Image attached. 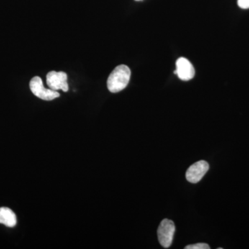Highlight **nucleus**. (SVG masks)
Returning <instances> with one entry per match:
<instances>
[{"instance_id": "obj_1", "label": "nucleus", "mask_w": 249, "mask_h": 249, "mask_svg": "<svg viewBox=\"0 0 249 249\" xmlns=\"http://www.w3.org/2000/svg\"><path fill=\"white\" fill-rule=\"evenodd\" d=\"M131 71L128 67L121 65L116 67L107 79V88L111 93L124 90L128 85Z\"/></svg>"}, {"instance_id": "obj_2", "label": "nucleus", "mask_w": 249, "mask_h": 249, "mask_svg": "<svg viewBox=\"0 0 249 249\" xmlns=\"http://www.w3.org/2000/svg\"><path fill=\"white\" fill-rule=\"evenodd\" d=\"M175 232V226L173 221L164 219L160 222L157 231V235L160 245L163 248H169L171 246Z\"/></svg>"}, {"instance_id": "obj_3", "label": "nucleus", "mask_w": 249, "mask_h": 249, "mask_svg": "<svg viewBox=\"0 0 249 249\" xmlns=\"http://www.w3.org/2000/svg\"><path fill=\"white\" fill-rule=\"evenodd\" d=\"M29 86H30L31 91L36 96L45 101H52L60 96V93L58 91L51 89H46L40 77L36 76L33 78L30 81Z\"/></svg>"}, {"instance_id": "obj_4", "label": "nucleus", "mask_w": 249, "mask_h": 249, "mask_svg": "<svg viewBox=\"0 0 249 249\" xmlns=\"http://www.w3.org/2000/svg\"><path fill=\"white\" fill-rule=\"evenodd\" d=\"M47 84L49 89L54 91L61 89L65 92H67L69 89L67 73L62 71L49 72L47 76Z\"/></svg>"}, {"instance_id": "obj_5", "label": "nucleus", "mask_w": 249, "mask_h": 249, "mask_svg": "<svg viewBox=\"0 0 249 249\" xmlns=\"http://www.w3.org/2000/svg\"><path fill=\"white\" fill-rule=\"evenodd\" d=\"M209 169V165L205 160H199L191 165L186 172V178L189 182L196 183L200 181Z\"/></svg>"}, {"instance_id": "obj_6", "label": "nucleus", "mask_w": 249, "mask_h": 249, "mask_svg": "<svg viewBox=\"0 0 249 249\" xmlns=\"http://www.w3.org/2000/svg\"><path fill=\"white\" fill-rule=\"evenodd\" d=\"M175 73L178 75L181 80L188 81L194 78L196 71L191 62L188 59L181 57L177 60Z\"/></svg>"}, {"instance_id": "obj_7", "label": "nucleus", "mask_w": 249, "mask_h": 249, "mask_svg": "<svg viewBox=\"0 0 249 249\" xmlns=\"http://www.w3.org/2000/svg\"><path fill=\"white\" fill-rule=\"evenodd\" d=\"M0 224L8 227H14L16 225L17 217L12 210L6 207L0 208Z\"/></svg>"}, {"instance_id": "obj_8", "label": "nucleus", "mask_w": 249, "mask_h": 249, "mask_svg": "<svg viewBox=\"0 0 249 249\" xmlns=\"http://www.w3.org/2000/svg\"><path fill=\"white\" fill-rule=\"evenodd\" d=\"M211 247L208 244L197 243L196 245H188L185 247V249H210Z\"/></svg>"}, {"instance_id": "obj_9", "label": "nucleus", "mask_w": 249, "mask_h": 249, "mask_svg": "<svg viewBox=\"0 0 249 249\" xmlns=\"http://www.w3.org/2000/svg\"><path fill=\"white\" fill-rule=\"evenodd\" d=\"M237 4L241 9H249V0H237Z\"/></svg>"}, {"instance_id": "obj_10", "label": "nucleus", "mask_w": 249, "mask_h": 249, "mask_svg": "<svg viewBox=\"0 0 249 249\" xmlns=\"http://www.w3.org/2000/svg\"><path fill=\"white\" fill-rule=\"evenodd\" d=\"M135 1H142V0H135Z\"/></svg>"}]
</instances>
